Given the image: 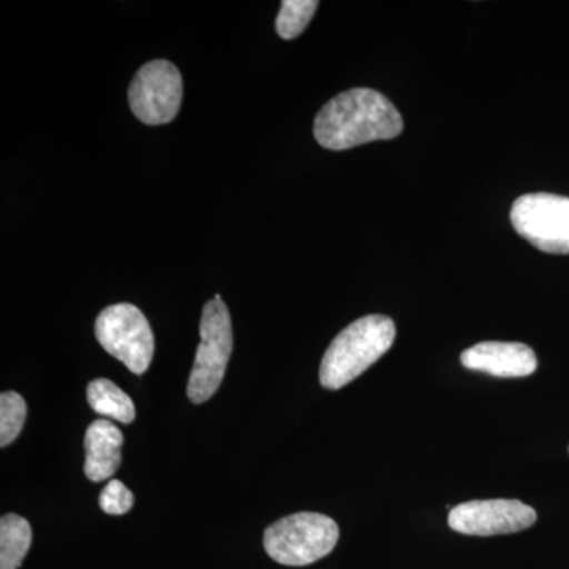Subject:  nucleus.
<instances>
[{
    "label": "nucleus",
    "instance_id": "1",
    "mask_svg": "<svg viewBox=\"0 0 569 569\" xmlns=\"http://www.w3.org/2000/svg\"><path fill=\"white\" fill-rule=\"evenodd\" d=\"M402 130V116L391 100L366 88L350 89L329 100L313 123L318 144L331 151H347L367 142L392 140Z\"/></svg>",
    "mask_w": 569,
    "mask_h": 569
},
{
    "label": "nucleus",
    "instance_id": "2",
    "mask_svg": "<svg viewBox=\"0 0 569 569\" xmlns=\"http://www.w3.org/2000/svg\"><path fill=\"white\" fill-rule=\"evenodd\" d=\"M395 339L396 325L387 316H367L348 325L326 350L321 387L332 391L347 387L387 355Z\"/></svg>",
    "mask_w": 569,
    "mask_h": 569
},
{
    "label": "nucleus",
    "instance_id": "3",
    "mask_svg": "<svg viewBox=\"0 0 569 569\" xmlns=\"http://www.w3.org/2000/svg\"><path fill=\"white\" fill-rule=\"evenodd\" d=\"M336 520L320 512H296L264 531L268 556L284 567H307L329 556L339 541Z\"/></svg>",
    "mask_w": 569,
    "mask_h": 569
},
{
    "label": "nucleus",
    "instance_id": "4",
    "mask_svg": "<svg viewBox=\"0 0 569 569\" xmlns=\"http://www.w3.org/2000/svg\"><path fill=\"white\" fill-rule=\"evenodd\" d=\"M200 337V346L187 385V396L193 403H203L216 395L222 385L233 351L230 312L219 295L204 306Z\"/></svg>",
    "mask_w": 569,
    "mask_h": 569
},
{
    "label": "nucleus",
    "instance_id": "5",
    "mask_svg": "<svg viewBox=\"0 0 569 569\" xmlns=\"http://www.w3.org/2000/svg\"><path fill=\"white\" fill-rule=\"evenodd\" d=\"M96 336L103 350L141 376L151 366L153 335L146 317L132 305H114L102 310L96 321Z\"/></svg>",
    "mask_w": 569,
    "mask_h": 569
},
{
    "label": "nucleus",
    "instance_id": "6",
    "mask_svg": "<svg viewBox=\"0 0 569 569\" xmlns=\"http://www.w3.org/2000/svg\"><path fill=\"white\" fill-rule=\"evenodd\" d=\"M511 223L538 250L569 254V198L552 193L522 194L512 204Z\"/></svg>",
    "mask_w": 569,
    "mask_h": 569
},
{
    "label": "nucleus",
    "instance_id": "7",
    "mask_svg": "<svg viewBox=\"0 0 569 569\" xmlns=\"http://www.w3.org/2000/svg\"><path fill=\"white\" fill-rule=\"evenodd\" d=\"M182 77L178 67L159 59L142 66L129 89L130 110L146 126L173 121L182 103Z\"/></svg>",
    "mask_w": 569,
    "mask_h": 569
},
{
    "label": "nucleus",
    "instance_id": "8",
    "mask_svg": "<svg viewBox=\"0 0 569 569\" xmlns=\"http://www.w3.org/2000/svg\"><path fill=\"white\" fill-rule=\"evenodd\" d=\"M537 522V511L519 500H473L451 509L448 523L452 530L473 537L518 533Z\"/></svg>",
    "mask_w": 569,
    "mask_h": 569
},
{
    "label": "nucleus",
    "instance_id": "9",
    "mask_svg": "<svg viewBox=\"0 0 569 569\" xmlns=\"http://www.w3.org/2000/svg\"><path fill=\"white\" fill-rule=\"evenodd\" d=\"M466 369L492 377H529L537 370L538 359L529 346L518 342H481L460 355Z\"/></svg>",
    "mask_w": 569,
    "mask_h": 569
},
{
    "label": "nucleus",
    "instance_id": "10",
    "mask_svg": "<svg viewBox=\"0 0 569 569\" xmlns=\"http://www.w3.org/2000/svg\"><path fill=\"white\" fill-rule=\"evenodd\" d=\"M123 436L108 419H97L86 430V477L93 482L111 478L121 466Z\"/></svg>",
    "mask_w": 569,
    "mask_h": 569
},
{
    "label": "nucleus",
    "instance_id": "11",
    "mask_svg": "<svg viewBox=\"0 0 569 569\" xmlns=\"http://www.w3.org/2000/svg\"><path fill=\"white\" fill-rule=\"evenodd\" d=\"M88 402L97 415L130 425L137 418L133 400L108 378H97L88 387Z\"/></svg>",
    "mask_w": 569,
    "mask_h": 569
},
{
    "label": "nucleus",
    "instance_id": "12",
    "mask_svg": "<svg viewBox=\"0 0 569 569\" xmlns=\"http://www.w3.org/2000/svg\"><path fill=\"white\" fill-rule=\"evenodd\" d=\"M32 545L31 523L18 515L0 519V569H18Z\"/></svg>",
    "mask_w": 569,
    "mask_h": 569
},
{
    "label": "nucleus",
    "instance_id": "13",
    "mask_svg": "<svg viewBox=\"0 0 569 569\" xmlns=\"http://www.w3.org/2000/svg\"><path fill=\"white\" fill-rule=\"evenodd\" d=\"M320 3L317 0H284L276 20V31L283 40H293L306 31Z\"/></svg>",
    "mask_w": 569,
    "mask_h": 569
},
{
    "label": "nucleus",
    "instance_id": "14",
    "mask_svg": "<svg viewBox=\"0 0 569 569\" xmlns=\"http://www.w3.org/2000/svg\"><path fill=\"white\" fill-rule=\"evenodd\" d=\"M28 407L18 392L6 391L0 396V447H9L20 436Z\"/></svg>",
    "mask_w": 569,
    "mask_h": 569
},
{
    "label": "nucleus",
    "instance_id": "15",
    "mask_svg": "<svg viewBox=\"0 0 569 569\" xmlns=\"http://www.w3.org/2000/svg\"><path fill=\"white\" fill-rule=\"evenodd\" d=\"M133 493L119 479H111L99 497L100 508L111 516L126 515L133 508Z\"/></svg>",
    "mask_w": 569,
    "mask_h": 569
}]
</instances>
